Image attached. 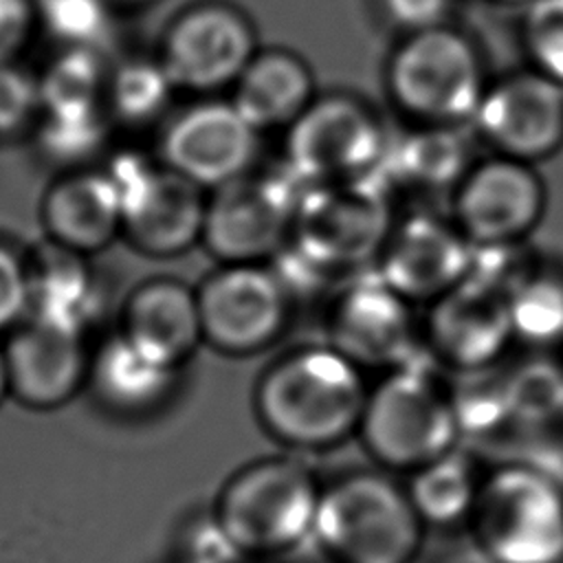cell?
Listing matches in <instances>:
<instances>
[{"label": "cell", "instance_id": "8", "mask_svg": "<svg viewBox=\"0 0 563 563\" xmlns=\"http://www.w3.org/2000/svg\"><path fill=\"white\" fill-rule=\"evenodd\" d=\"M391 134L387 119L363 95L319 90L284 132L282 165L301 187L378 180Z\"/></svg>", "mask_w": 563, "mask_h": 563}, {"label": "cell", "instance_id": "29", "mask_svg": "<svg viewBox=\"0 0 563 563\" xmlns=\"http://www.w3.org/2000/svg\"><path fill=\"white\" fill-rule=\"evenodd\" d=\"M110 66L101 51L62 48L37 77L42 112L103 110Z\"/></svg>", "mask_w": 563, "mask_h": 563}, {"label": "cell", "instance_id": "38", "mask_svg": "<svg viewBox=\"0 0 563 563\" xmlns=\"http://www.w3.org/2000/svg\"><path fill=\"white\" fill-rule=\"evenodd\" d=\"M383 11L402 35H409L449 24L451 0H383Z\"/></svg>", "mask_w": 563, "mask_h": 563}, {"label": "cell", "instance_id": "14", "mask_svg": "<svg viewBox=\"0 0 563 563\" xmlns=\"http://www.w3.org/2000/svg\"><path fill=\"white\" fill-rule=\"evenodd\" d=\"M422 350L449 376L504 365L517 350L506 290L468 273L422 308Z\"/></svg>", "mask_w": 563, "mask_h": 563}, {"label": "cell", "instance_id": "10", "mask_svg": "<svg viewBox=\"0 0 563 563\" xmlns=\"http://www.w3.org/2000/svg\"><path fill=\"white\" fill-rule=\"evenodd\" d=\"M301 185L284 165L257 167L207 196L200 244L220 264H268L290 242Z\"/></svg>", "mask_w": 563, "mask_h": 563}, {"label": "cell", "instance_id": "2", "mask_svg": "<svg viewBox=\"0 0 563 563\" xmlns=\"http://www.w3.org/2000/svg\"><path fill=\"white\" fill-rule=\"evenodd\" d=\"M398 211L378 180L301 187L292 235L277 266L317 295L374 268Z\"/></svg>", "mask_w": 563, "mask_h": 563}, {"label": "cell", "instance_id": "40", "mask_svg": "<svg viewBox=\"0 0 563 563\" xmlns=\"http://www.w3.org/2000/svg\"><path fill=\"white\" fill-rule=\"evenodd\" d=\"M9 396V374H7V358H4V347H0V402Z\"/></svg>", "mask_w": 563, "mask_h": 563}, {"label": "cell", "instance_id": "33", "mask_svg": "<svg viewBox=\"0 0 563 563\" xmlns=\"http://www.w3.org/2000/svg\"><path fill=\"white\" fill-rule=\"evenodd\" d=\"M519 37L523 66L563 86V0H530Z\"/></svg>", "mask_w": 563, "mask_h": 563}, {"label": "cell", "instance_id": "25", "mask_svg": "<svg viewBox=\"0 0 563 563\" xmlns=\"http://www.w3.org/2000/svg\"><path fill=\"white\" fill-rule=\"evenodd\" d=\"M178 378V365L136 343L121 330L99 345L90 358V383L99 398L125 413H143L161 405Z\"/></svg>", "mask_w": 563, "mask_h": 563}, {"label": "cell", "instance_id": "22", "mask_svg": "<svg viewBox=\"0 0 563 563\" xmlns=\"http://www.w3.org/2000/svg\"><path fill=\"white\" fill-rule=\"evenodd\" d=\"M319 95L308 59L290 48H260L231 88V103L260 132H286Z\"/></svg>", "mask_w": 563, "mask_h": 563}, {"label": "cell", "instance_id": "17", "mask_svg": "<svg viewBox=\"0 0 563 563\" xmlns=\"http://www.w3.org/2000/svg\"><path fill=\"white\" fill-rule=\"evenodd\" d=\"M257 51L251 20L229 4L209 2L169 26L158 59L176 90L213 97L233 88Z\"/></svg>", "mask_w": 563, "mask_h": 563}, {"label": "cell", "instance_id": "6", "mask_svg": "<svg viewBox=\"0 0 563 563\" xmlns=\"http://www.w3.org/2000/svg\"><path fill=\"white\" fill-rule=\"evenodd\" d=\"M464 534L484 563H563V477L530 457L486 466Z\"/></svg>", "mask_w": 563, "mask_h": 563}, {"label": "cell", "instance_id": "28", "mask_svg": "<svg viewBox=\"0 0 563 563\" xmlns=\"http://www.w3.org/2000/svg\"><path fill=\"white\" fill-rule=\"evenodd\" d=\"M561 352L521 350L504 363L512 433H548L563 427Z\"/></svg>", "mask_w": 563, "mask_h": 563}, {"label": "cell", "instance_id": "37", "mask_svg": "<svg viewBox=\"0 0 563 563\" xmlns=\"http://www.w3.org/2000/svg\"><path fill=\"white\" fill-rule=\"evenodd\" d=\"M242 556L229 543L211 512L200 515L183 534L180 563H238Z\"/></svg>", "mask_w": 563, "mask_h": 563}, {"label": "cell", "instance_id": "41", "mask_svg": "<svg viewBox=\"0 0 563 563\" xmlns=\"http://www.w3.org/2000/svg\"><path fill=\"white\" fill-rule=\"evenodd\" d=\"M238 563H282V561H260V559H242Z\"/></svg>", "mask_w": 563, "mask_h": 563}, {"label": "cell", "instance_id": "12", "mask_svg": "<svg viewBox=\"0 0 563 563\" xmlns=\"http://www.w3.org/2000/svg\"><path fill=\"white\" fill-rule=\"evenodd\" d=\"M196 297L205 343L235 358L275 347L299 308L271 264H220Z\"/></svg>", "mask_w": 563, "mask_h": 563}, {"label": "cell", "instance_id": "27", "mask_svg": "<svg viewBox=\"0 0 563 563\" xmlns=\"http://www.w3.org/2000/svg\"><path fill=\"white\" fill-rule=\"evenodd\" d=\"M517 350H563V262L534 255L508 290Z\"/></svg>", "mask_w": 563, "mask_h": 563}, {"label": "cell", "instance_id": "39", "mask_svg": "<svg viewBox=\"0 0 563 563\" xmlns=\"http://www.w3.org/2000/svg\"><path fill=\"white\" fill-rule=\"evenodd\" d=\"M35 11L29 0H0V64L18 62L29 42Z\"/></svg>", "mask_w": 563, "mask_h": 563}, {"label": "cell", "instance_id": "35", "mask_svg": "<svg viewBox=\"0 0 563 563\" xmlns=\"http://www.w3.org/2000/svg\"><path fill=\"white\" fill-rule=\"evenodd\" d=\"M42 114L40 81L18 66V62L0 64V136L24 132Z\"/></svg>", "mask_w": 563, "mask_h": 563}, {"label": "cell", "instance_id": "31", "mask_svg": "<svg viewBox=\"0 0 563 563\" xmlns=\"http://www.w3.org/2000/svg\"><path fill=\"white\" fill-rule=\"evenodd\" d=\"M176 86L161 59H125L110 68L106 108L112 117L141 125L154 121L167 108Z\"/></svg>", "mask_w": 563, "mask_h": 563}, {"label": "cell", "instance_id": "44", "mask_svg": "<svg viewBox=\"0 0 563 563\" xmlns=\"http://www.w3.org/2000/svg\"><path fill=\"white\" fill-rule=\"evenodd\" d=\"M473 563H484V561H479V559H477V561H473Z\"/></svg>", "mask_w": 563, "mask_h": 563}, {"label": "cell", "instance_id": "34", "mask_svg": "<svg viewBox=\"0 0 563 563\" xmlns=\"http://www.w3.org/2000/svg\"><path fill=\"white\" fill-rule=\"evenodd\" d=\"M37 18L62 48L101 51L110 31L108 0H40Z\"/></svg>", "mask_w": 563, "mask_h": 563}, {"label": "cell", "instance_id": "9", "mask_svg": "<svg viewBox=\"0 0 563 563\" xmlns=\"http://www.w3.org/2000/svg\"><path fill=\"white\" fill-rule=\"evenodd\" d=\"M323 341L378 376L424 354L422 310L374 268L341 282L321 310Z\"/></svg>", "mask_w": 563, "mask_h": 563}, {"label": "cell", "instance_id": "13", "mask_svg": "<svg viewBox=\"0 0 563 563\" xmlns=\"http://www.w3.org/2000/svg\"><path fill=\"white\" fill-rule=\"evenodd\" d=\"M473 249L530 244L548 211L539 165L482 152L446 202Z\"/></svg>", "mask_w": 563, "mask_h": 563}, {"label": "cell", "instance_id": "7", "mask_svg": "<svg viewBox=\"0 0 563 563\" xmlns=\"http://www.w3.org/2000/svg\"><path fill=\"white\" fill-rule=\"evenodd\" d=\"M490 79L477 42L451 24L402 35L383 64L385 97L409 125H471Z\"/></svg>", "mask_w": 563, "mask_h": 563}, {"label": "cell", "instance_id": "24", "mask_svg": "<svg viewBox=\"0 0 563 563\" xmlns=\"http://www.w3.org/2000/svg\"><path fill=\"white\" fill-rule=\"evenodd\" d=\"M31 317L86 334L101 301L88 255L68 251L51 240L26 260Z\"/></svg>", "mask_w": 563, "mask_h": 563}, {"label": "cell", "instance_id": "32", "mask_svg": "<svg viewBox=\"0 0 563 563\" xmlns=\"http://www.w3.org/2000/svg\"><path fill=\"white\" fill-rule=\"evenodd\" d=\"M108 136L106 110L42 112L37 121L40 150L66 165H81L99 152Z\"/></svg>", "mask_w": 563, "mask_h": 563}, {"label": "cell", "instance_id": "23", "mask_svg": "<svg viewBox=\"0 0 563 563\" xmlns=\"http://www.w3.org/2000/svg\"><path fill=\"white\" fill-rule=\"evenodd\" d=\"M121 332L180 367L205 343L196 288L165 277L136 286L125 301Z\"/></svg>", "mask_w": 563, "mask_h": 563}, {"label": "cell", "instance_id": "26", "mask_svg": "<svg viewBox=\"0 0 563 563\" xmlns=\"http://www.w3.org/2000/svg\"><path fill=\"white\" fill-rule=\"evenodd\" d=\"M486 466L468 444H457L444 455L402 477L405 490L424 528L466 530L477 504Z\"/></svg>", "mask_w": 563, "mask_h": 563}, {"label": "cell", "instance_id": "4", "mask_svg": "<svg viewBox=\"0 0 563 563\" xmlns=\"http://www.w3.org/2000/svg\"><path fill=\"white\" fill-rule=\"evenodd\" d=\"M427 537L402 477L374 464L323 477L310 545L325 563H418Z\"/></svg>", "mask_w": 563, "mask_h": 563}, {"label": "cell", "instance_id": "11", "mask_svg": "<svg viewBox=\"0 0 563 563\" xmlns=\"http://www.w3.org/2000/svg\"><path fill=\"white\" fill-rule=\"evenodd\" d=\"M106 174L117 187L125 238L150 257H176L200 244L207 189L136 152L110 161Z\"/></svg>", "mask_w": 563, "mask_h": 563}, {"label": "cell", "instance_id": "20", "mask_svg": "<svg viewBox=\"0 0 563 563\" xmlns=\"http://www.w3.org/2000/svg\"><path fill=\"white\" fill-rule=\"evenodd\" d=\"M9 396L35 411L70 402L90 378L84 334L31 317L4 345Z\"/></svg>", "mask_w": 563, "mask_h": 563}, {"label": "cell", "instance_id": "43", "mask_svg": "<svg viewBox=\"0 0 563 563\" xmlns=\"http://www.w3.org/2000/svg\"><path fill=\"white\" fill-rule=\"evenodd\" d=\"M504 2H515V4H528L530 0H504Z\"/></svg>", "mask_w": 563, "mask_h": 563}, {"label": "cell", "instance_id": "30", "mask_svg": "<svg viewBox=\"0 0 563 563\" xmlns=\"http://www.w3.org/2000/svg\"><path fill=\"white\" fill-rule=\"evenodd\" d=\"M449 378L462 444L490 442L512 433L504 365Z\"/></svg>", "mask_w": 563, "mask_h": 563}, {"label": "cell", "instance_id": "18", "mask_svg": "<svg viewBox=\"0 0 563 563\" xmlns=\"http://www.w3.org/2000/svg\"><path fill=\"white\" fill-rule=\"evenodd\" d=\"M262 136L231 99L202 97L165 128L161 161L211 191L257 169Z\"/></svg>", "mask_w": 563, "mask_h": 563}, {"label": "cell", "instance_id": "15", "mask_svg": "<svg viewBox=\"0 0 563 563\" xmlns=\"http://www.w3.org/2000/svg\"><path fill=\"white\" fill-rule=\"evenodd\" d=\"M471 130L484 152L541 165L563 152V86L528 66L493 75Z\"/></svg>", "mask_w": 563, "mask_h": 563}, {"label": "cell", "instance_id": "16", "mask_svg": "<svg viewBox=\"0 0 563 563\" xmlns=\"http://www.w3.org/2000/svg\"><path fill=\"white\" fill-rule=\"evenodd\" d=\"M473 266V244L446 207H409L396 216L374 271L420 310L462 284Z\"/></svg>", "mask_w": 563, "mask_h": 563}, {"label": "cell", "instance_id": "5", "mask_svg": "<svg viewBox=\"0 0 563 563\" xmlns=\"http://www.w3.org/2000/svg\"><path fill=\"white\" fill-rule=\"evenodd\" d=\"M356 442L369 464L398 477L462 444L449 374L422 354L372 376Z\"/></svg>", "mask_w": 563, "mask_h": 563}, {"label": "cell", "instance_id": "21", "mask_svg": "<svg viewBox=\"0 0 563 563\" xmlns=\"http://www.w3.org/2000/svg\"><path fill=\"white\" fill-rule=\"evenodd\" d=\"M42 224L51 242L81 255L121 238V200L106 169H75L57 178L42 198Z\"/></svg>", "mask_w": 563, "mask_h": 563}, {"label": "cell", "instance_id": "3", "mask_svg": "<svg viewBox=\"0 0 563 563\" xmlns=\"http://www.w3.org/2000/svg\"><path fill=\"white\" fill-rule=\"evenodd\" d=\"M321 488L308 457L279 451L231 471L209 512L242 559L284 561L310 545Z\"/></svg>", "mask_w": 563, "mask_h": 563}, {"label": "cell", "instance_id": "1", "mask_svg": "<svg viewBox=\"0 0 563 563\" xmlns=\"http://www.w3.org/2000/svg\"><path fill=\"white\" fill-rule=\"evenodd\" d=\"M372 376L328 341L284 350L257 376L251 405L262 433L303 457L356 440Z\"/></svg>", "mask_w": 563, "mask_h": 563}, {"label": "cell", "instance_id": "36", "mask_svg": "<svg viewBox=\"0 0 563 563\" xmlns=\"http://www.w3.org/2000/svg\"><path fill=\"white\" fill-rule=\"evenodd\" d=\"M31 308L26 260L0 242V332L20 325Z\"/></svg>", "mask_w": 563, "mask_h": 563}, {"label": "cell", "instance_id": "19", "mask_svg": "<svg viewBox=\"0 0 563 563\" xmlns=\"http://www.w3.org/2000/svg\"><path fill=\"white\" fill-rule=\"evenodd\" d=\"M471 125H409L391 134L378 183L394 198H409L411 207H444L482 154Z\"/></svg>", "mask_w": 563, "mask_h": 563}, {"label": "cell", "instance_id": "42", "mask_svg": "<svg viewBox=\"0 0 563 563\" xmlns=\"http://www.w3.org/2000/svg\"><path fill=\"white\" fill-rule=\"evenodd\" d=\"M108 2H117V4H139V2H145V0H108Z\"/></svg>", "mask_w": 563, "mask_h": 563}]
</instances>
